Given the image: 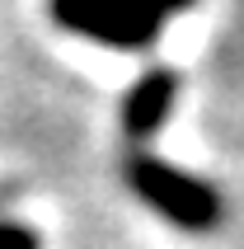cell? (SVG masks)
<instances>
[{
	"mask_svg": "<svg viewBox=\"0 0 244 249\" xmlns=\"http://www.w3.org/2000/svg\"><path fill=\"white\" fill-rule=\"evenodd\" d=\"M127 188H132L150 212H160L169 226L192 231V235L216 231L221 216H226V202H221V193L211 183L192 179V174L164 165L155 155H132V160H127Z\"/></svg>",
	"mask_w": 244,
	"mask_h": 249,
	"instance_id": "1",
	"label": "cell"
},
{
	"mask_svg": "<svg viewBox=\"0 0 244 249\" xmlns=\"http://www.w3.org/2000/svg\"><path fill=\"white\" fill-rule=\"evenodd\" d=\"M52 19L70 33H85L122 52L150 47L164 28V10L155 0H52Z\"/></svg>",
	"mask_w": 244,
	"mask_h": 249,
	"instance_id": "2",
	"label": "cell"
},
{
	"mask_svg": "<svg viewBox=\"0 0 244 249\" xmlns=\"http://www.w3.org/2000/svg\"><path fill=\"white\" fill-rule=\"evenodd\" d=\"M174 94H178L174 71H150V75H141V80L127 89V99H122V127H127V137L146 141L150 132L169 118Z\"/></svg>",
	"mask_w": 244,
	"mask_h": 249,
	"instance_id": "3",
	"label": "cell"
},
{
	"mask_svg": "<svg viewBox=\"0 0 244 249\" xmlns=\"http://www.w3.org/2000/svg\"><path fill=\"white\" fill-rule=\"evenodd\" d=\"M0 249H38V235H33L28 226L0 221Z\"/></svg>",
	"mask_w": 244,
	"mask_h": 249,
	"instance_id": "4",
	"label": "cell"
},
{
	"mask_svg": "<svg viewBox=\"0 0 244 249\" xmlns=\"http://www.w3.org/2000/svg\"><path fill=\"white\" fill-rule=\"evenodd\" d=\"M164 14H174V10H188V5H197V0H155Z\"/></svg>",
	"mask_w": 244,
	"mask_h": 249,
	"instance_id": "5",
	"label": "cell"
}]
</instances>
